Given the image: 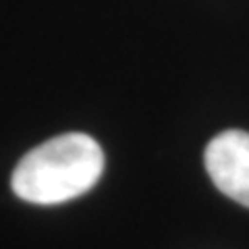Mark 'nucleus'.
<instances>
[{"label": "nucleus", "instance_id": "f257e3e1", "mask_svg": "<svg viewBox=\"0 0 249 249\" xmlns=\"http://www.w3.org/2000/svg\"><path fill=\"white\" fill-rule=\"evenodd\" d=\"M104 170L102 147L89 135L52 137L25 154L13 173L15 196L37 206L65 204L88 193Z\"/></svg>", "mask_w": 249, "mask_h": 249}, {"label": "nucleus", "instance_id": "f03ea898", "mask_svg": "<svg viewBox=\"0 0 249 249\" xmlns=\"http://www.w3.org/2000/svg\"><path fill=\"white\" fill-rule=\"evenodd\" d=\"M206 170L218 191L249 208V133L224 131L206 147Z\"/></svg>", "mask_w": 249, "mask_h": 249}]
</instances>
